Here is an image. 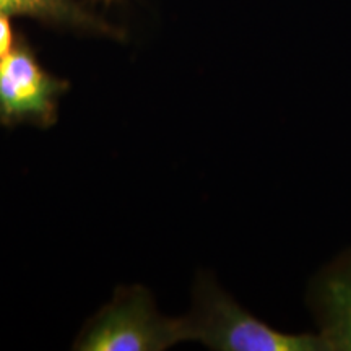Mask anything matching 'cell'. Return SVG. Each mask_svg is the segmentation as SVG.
Masks as SVG:
<instances>
[{
    "label": "cell",
    "mask_w": 351,
    "mask_h": 351,
    "mask_svg": "<svg viewBox=\"0 0 351 351\" xmlns=\"http://www.w3.org/2000/svg\"><path fill=\"white\" fill-rule=\"evenodd\" d=\"M191 340L219 351H328L320 335L275 330L244 311L210 280L197 289L195 313L187 317Z\"/></svg>",
    "instance_id": "cell-1"
},
{
    "label": "cell",
    "mask_w": 351,
    "mask_h": 351,
    "mask_svg": "<svg viewBox=\"0 0 351 351\" xmlns=\"http://www.w3.org/2000/svg\"><path fill=\"white\" fill-rule=\"evenodd\" d=\"M191 340L186 319H165L150 293L134 287L117 291L111 304L90 320L73 348L83 351H163Z\"/></svg>",
    "instance_id": "cell-2"
},
{
    "label": "cell",
    "mask_w": 351,
    "mask_h": 351,
    "mask_svg": "<svg viewBox=\"0 0 351 351\" xmlns=\"http://www.w3.org/2000/svg\"><path fill=\"white\" fill-rule=\"evenodd\" d=\"M70 83L47 72L23 36L0 57V124L13 127L54 125L59 101Z\"/></svg>",
    "instance_id": "cell-3"
},
{
    "label": "cell",
    "mask_w": 351,
    "mask_h": 351,
    "mask_svg": "<svg viewBox=\"0 0 351 351\" xmlns=\"http://www.w3.org/2000/svg\"><path fill=\"white\" fill-rule=\"evenodd\" d=\"M309 300L328 351H351V249L315 276Z\"/></svg>",
    "instance_id": "cell-4"
},
{
    "label": "cell",
    "mask_w": 351,
    "mask_h": 351,
    "mask_svg": "<svg viewBox=\"0 0 351 351\" xmlns=\"http://www.w3.org/2000/svg\"><path fill=\"white\" fill-rule=\"evenodd\" d=\"M0 13L10 19L23 16L38 20L54 28L106 34L112 38L121 36L119 29L86 10L77 0H0Z\"/></svg>",
    "instance_id": "cell-5"
},
{
    "label": "cell",
    "mask_w": 351,
    "mask_h": 351,
    "mask_svg": "<svg viewBox=\"0 0 351 351\" xmlns=\"http://www.w3.org/2000/svg\"><path fill=\"white\" fill-rule=\"evenodd\" d=\"M16 39H19V36L13 32L10 16L0 13V57L8 54L13 49Z\"/></svg>",
    "instance_id": "cell-6"
},
{
    "label": "cell",
    "mask_w": 351,
    "mask_h": 351,
    "mask_svg": "<svg viewBox=\"0 0 351 351\" xmlns=\"http://www.w3.org/2000/svg\"><path fill=\"white\" fill-rule=\"evenodd\" d=\"M104 2H112V0H104Z\"/></svg>",
    "instance_id": "cell-7"
}]
</instances>
